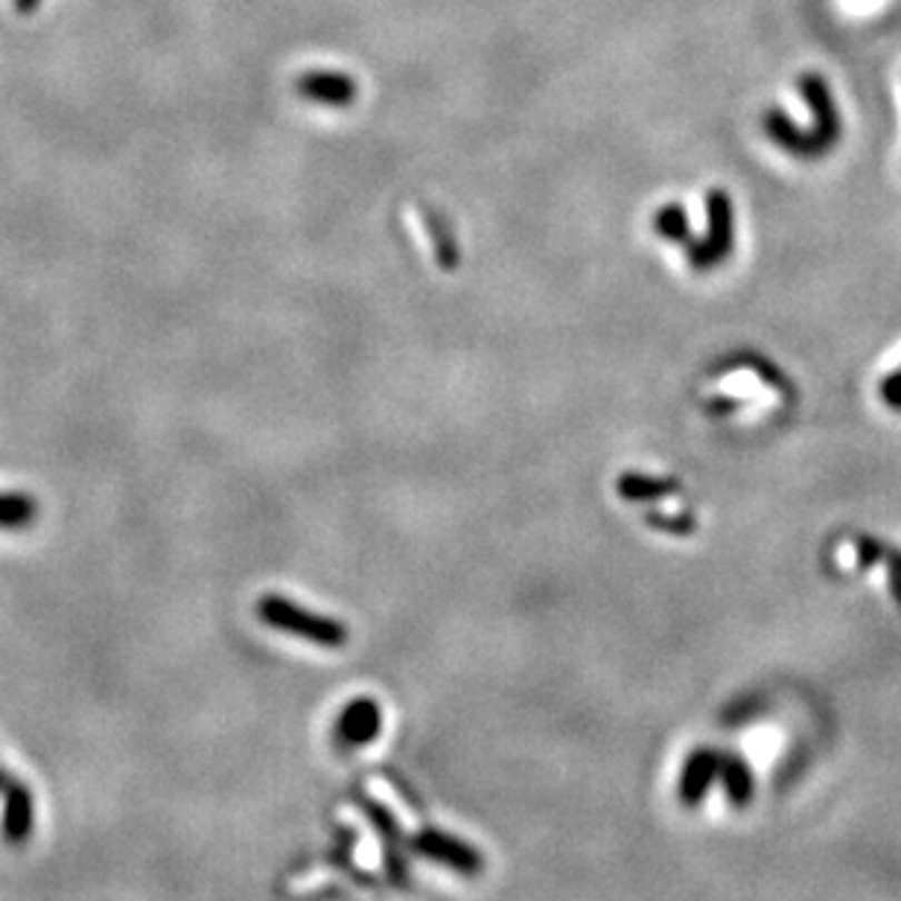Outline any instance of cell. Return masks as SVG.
<instances>
[{
    "label": "cell",
    "instance_id": "cell-7",
    "mask_svg": "<svg viewBox=\"0 0 901 901\" xmlns=\"http://www.w3.org/2000/svg\"><path fill=\"white\" fill-rule=\"evenodd\" d=\"M32 820H36V811H32V796L27 791L23 782H16L9 779L7 782V811H3V838L12 846H21L30 840L32 832Z\"/></svg>",
    "mask_w": 901,
    "mask_h": 901
},
{
    "label": "cell",
    "instance_id": "cell-11",
    "mask_svg": "<svg viewBox=\"0 0 901 901\" xmlns=\"http://www.w3.org/2000/svg\"><path fill=\"white\" fill-rule=\"evenodd\" d=\"M39 516V502L30 494H0V528H23Z\"/></svg>",
    "mask_w": 901,
    "mask_h": 901
},
{
    "label": "cell",
    "instance_id": "cell-14",
    "mask_svg": "<svg viewBox=\"0 0 901 901\" xmlns=\"http://www.w3.org/2000/svg\"><path fill=\"white\" fill-rule=\"evenodd\" d=\"M741 363H747V368L755 370V374H759L762 379H771L779 392H788V379L782 377L776 368H773V363H764V359H759V356H744Z\"/></svg>",
    "mask_w": 901,
    "mask_h": 901
},
{
    "label": "cell",
    "instance_id": "cell-12",
    "mask_svg": "<svg viewBox=\"0 0 901 901\" xmlns=\"http://www.w3.org/2000/svg\"><path fill=\"white\" fill-rule=\"evenodd\" d=\"M654 231L669 242H689V216L680 205H665L656 210Z\"/></svg>",
    "mask_w": 901,
    "mask_h": 901
},
{
    "label": "cell",
    "instance_id": "cell-2",
    "mask_svg": "<svg viewBox=\"0 0 901 901\" xmlns=\"http://www.w3.org/2000/svg\"><path fill=\"white\" fill-rule=\"evenodd\" d=\"M709 231L703 239H689L686 257L694 271H709L724 263L732 251V205L724 190H712L706 199Z\"/></svg>",
    "mask_w": 901,
    "mask_h": 901
},
{
    "label": "cell",
    "instance_id": "cell-1",
    "mask_svg": "<svg viewBox=\"0 0 901 901\" xmlns=\"http://www.w3.org/2000/svg\"><path fill=\"white\" fill-rule=\"evenodd\" d=\"M257 613L269 627H278V631L316 642V645L341 647L350 640V631L345 624L330 616H321V613H313L307 607H298L284 595H263L260 604H257Z\"/></svg>",
    "mask_w": 901,
    "mask_h": 901
},
{
    "label": "cell",
    "instance_id": "cell-3",
    "mask_svg": "<svg viewBox=\"0 0 901 901\" xmlns=\"http://www.w3.org/2000/svg\"><path fill=\"white\" fill-rule=\"evenodd\" d=\"M415 849L424 858H432V861L444 863V867H449L455 872H464V875H476V872L485 870V861L478 855V849L453 838V834L438 832V829H424V832L417 834Z\"/></svg>",
    "mask_w": 901,
    "mask_h": 901
},
{
    "label": "cell",
    "instance_id": "cell-4",
    "mask_svg": "<svg viewBox=\"0 0 901 901\" xmlns=\"http://www.w3.org/2000/svg\"><path fill=\"white\" fill-rule=\"evenodd\" d=\"M379 724H383L379 703L370 701V697H359V701H354L341 712L333 735H336L339 747H363V744H370V741L377 739Z\"/></svg>",
    "mask_w": 901,
    "mask_h": 901
},
{
    "label": "cell",
    "instance_id": "cell-15",
    "mask_svg": "<svg viewBox=\"0 0 901 901\" xmlns=\"http://www.w3.org/2000/svg\"><path fill=\"white\" fill-rule=\"evenodd\" d=\"M879 394H881V400H884L890 408H901V368L893 370L890 377L881 379Z\"/></svg>",
    "mask_w": 901,
    "mask_h": 901
},
{
    "label": "cell",
    "instance_id": "cell-13",
    "mask_svg": "<svg viewBox=\"0 0 901 901\" xmlns=\"http://www.w3.org/2000/svg\"><path fill=\"white\" fill-rule=\"evenodd\" d=\"M645 523L651 525V528H656V532H665V534H677V537H689V534H694V516L689 514H674V516H665V514H645Z\"/></svg>",
    "mask_w": 901,
    "mask_h": 901
},
{
    "label": "cell",
    "instance_id": "cell-8",
    "mask_svg": "<svg viewBox=\"0 0 901 901\" xmlns=\"http://www.w3.org/2000/svg\"><path fill=\"white\" fill-rule=\"evenodd\" d=\"M855 557L861 566H875V563H884L887 566V581H890V593H893L895 604L901 607V552L890 543H881V539L870 537V534H858L855 537Z\"/></svg>",
    "mask_w": 901,
    "mask_h": 901
},
{
    "label": "cell",
    "instance_id": "cell-10",
    "mask_svg": "<svg viewBox=\"0 0 901 901\" xmlns=\"http://www.w3.org/2000/svg\"><path fill=\"white\" fill-rule=\"evenodd\" d=\"M721 782H724V791L730 796L732 805L744 809L750 800H753V771L750 764L735 753H724L721 755Z\"/></svg>",
    "mask_w": 901,
    "mask_h": 901
},
{
    "label": "cell",
    "instance_id": "cell-17",
    "mask_svg": "<svg viewBox=\"0 0 901 901\" xmlns=\"http://www.w3.org/2000/svg\"><path fill=\"white\" fill-rule=\"evenodd\" d=\"M7 779H9V776H7V773H3V771H0V782H7Z\"/></svg>",
    "mask_w": 901,
    "mask_h": 901
},
{
    "label": "cell",
    "instance_id": "cell-5",
    "mask_svg": "<svg viewBox=\"0 0 901 901\" xmlns=\"http://www.w3.org/2000/svg\"><path fill=\"white\" fill-rule=\"evenodd\" d=\"M721 755L712 747H701L689 753L686 764H683V773H680V802L683 805H697L703 802V796L709 794V788L721 776Z\"/></svg>",
    "mask_w": 901,
    "mask_h": 901
},
{
    "label": "cell",
    "instance_id": "cell-9",
    "mask_svg": "<svg viewBox=\"0 0 901 901\" xmlns=\"http://www.w3.org/2000/svg\"><path fill=\"white\" fill-rule=\"evenodd\" d=\"M683 491L677 478H660V476H645V473H622L616 478V494L624 502H656L677 496Z\"/></svg>",
    "mask_w": 901,
    "mask_h": 901
},
{
    "label": "cell",
    "instance_id": "cell-6",
    "mask_svg": "<svg viewBox=\"0 0 901 901\" xmlns=\"http://www.w3.org/2000/svg\"><path fill=\"white\" fill-rule=\"evenodd\" d=\"M800 91L811 106V111H814V135L825 149H832L840 138V115L834 111L832 93L825 88V79L816 77V73H809V77L800 79Z\"/></svg>",
    "mask_w": 901,
    "mask_h": 901
},
{
    "label": "cell",
    "instance_id": "cell-16",
    "mask_svg": "<svg viewBox=\"0 0 901 901\" xmlns=\"http://www.w3.org/2000/svg\"><path fill=\"white\" fill-rule=\"evenodd\" d=\"M706 408H712V415H730L732 408H739V400H709Z\"/></svg>",
    "mask_w": 901,
    "mask_h": 901
}]
</instances>
